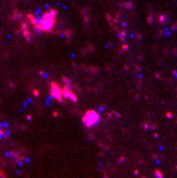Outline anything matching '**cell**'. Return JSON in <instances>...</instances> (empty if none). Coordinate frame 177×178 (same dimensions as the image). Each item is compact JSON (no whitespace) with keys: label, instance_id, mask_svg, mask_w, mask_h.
I'll return each mask as SVG.
<instances>
[{"label":"cell","instance_id":"cell-4","mask_svg":"<svg viewBox=\"0 0 177 178\" xmlns=\"http://www.w3.org/2000/svg\"><path fill=\"white\" fill-rule=\"evenodd\" d=\"M62 89H63V98H70V99H73L74 101H76L77 97L70 91V89H68V86H64Z\"/></svg>","mask_w":177,"mask_h":178},{"label":"cell","instance_id":"cell-5","mask_svg":"<svg viewBox=\"0 0 177 178\" xmlns=\"http://www.w3.org/2000/svg\"><path fill=\"white\" fill-rule=\"evenodd\" d=\"M154 172H155V175H156V177H158V178H163V176H162V173L160 172L159 170H155Z\"/></svg>","mask_w":177,"mask_h":178},{"label":"cell","instance_id":"cell-1","mask_svg":"<svg viewBox=\"0 0 177 178\" xmlns=\"http://www.w3.org/2000/svg\"><path fill=\"white\" fill-rule=\"evenodd\" d=\"M30 17V20H31L32 24L35 25L36 29L38 30H42V31H50L51 29H52L53 26H54V23H55V17H57V12L54 11V9H51V11L46 12L43 17L39 20V21H37L33 18V16H29Z\"/></svg>","mask_w":177,"mask_h":178},{"label":"cell","instance_id":"cell-3","mask_svg":"<svg viewBox=\"0 0 177 178\" xmlns=\"http://www.w3.org/2000/svg\"><path fill=\"white\" fill-rule=\"evenodd\" d=\"M51 95L53 98H55L57 101H62L63 100V89H61L57 83L52 82L51 83Z\"/></svg>","mask_w":177,"mask_h":178},{"label":"cell","instance_id":"cell-2","mask_svg":"<svg viewBox=\"0 0 177 178\" xmlns=\"http://www.w3.org/2000/svg\"><path fill=\"white\" fill-rule=\"evenodd\" d=\"M98 121H99V114L97 111H94V110H88L83 116V122L88 128L95 124Z\"/></svg>","mask_w":177,"mask_h":178}]
</instances>
